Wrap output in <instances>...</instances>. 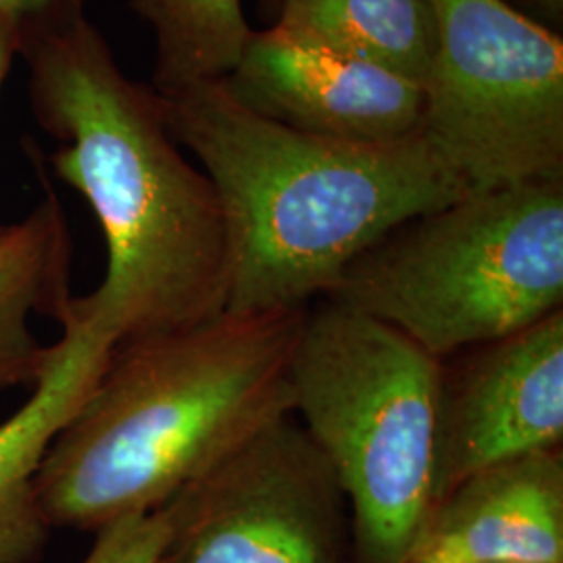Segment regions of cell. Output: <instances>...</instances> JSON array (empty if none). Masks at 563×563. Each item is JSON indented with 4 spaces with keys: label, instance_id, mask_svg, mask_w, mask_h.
<instances>
[{
    "label": "cell",
    "instance_id": "2",
    "mask_svg": "<svg viewBox=\"0 0 563 563\" xmlns=\"http://www.w3.org/2000/svg\"><path fill=\"white\" fill-rule=\"evenodd\" d=\"M157 97L222 199L230 313L311 307L390 230L470 195L423 134L386 144L307 134L255 113L225 80Z\"/></svg>",
    "mask_w": 563,
    "mask_h": 563
},
{
    "label": "cell",
    "instance_id": "19",
    "mask_svg": "<svg viewBox=\"0 0 563 563\" xmlns=\"http://www.w3.org/2000/svg\"><path fill=\"white\" fill-rule=\"evenodd\" d=\"M4 228H7V225H0V236H2V232H4Z\"/></svg>",
    "mask_w": 563,
    "mask_h": 563
},
{
    "label": "cell",
    "instance_id": "5",
    "mask_svg": "<svg viewBox=\"0 0 563 563\" xmlns=\"http://www.w3.org/2000/svg\"><path fill=\"white\" fill-rule=\"evenodd\" d=\"M443 362L390 325L309 307L290 360V405L341 484L353 563H411L437 507Z\"/></svg>",
    "mask_w": 563,
    "mask_h": 563
},
{
    "label": "cell",
    "instance_id": "3",
    "mask_svg": "<svg viewBox=\"0 0 563 563\" xmlns=\"http://www.w3.org/2000/svg\"><path fill=\"white\" fill-rule=\"evenodd\" d=\"M307 311H225L115 346L38 470L48 526L99 530L159 509L267 423L292 413L290 360Z\"/></svg>",
    "mask_w": 563,
    "mask_h": 563
},
{
    "label": "cell",
    "instance_id": "18",
    "mask_svg": "<svg viewBox=\"0 0 563 563\" xmlns=\"http://www.w3.org/2000/svg\"><path fill=\"white\" fill-rule=\"evenodd\" d=\"M507 2V0H505ZM520 7L516 11H520L528 20L537 21L541 18V25H562L563 20V0H516ZM551 30V27H549Z\"/></svg>",
    "mask_w": 563,
    "mask_h": 563
},
{
    "label": "cell",
    "instance_id": "6",
    "mask_svg": "<svg viewBox=\"0 0 563 563\" xmlns=\"http://www.w3.org/2000/svg\"><path fill=\"white\" fill-rule=\"evenodd\" d=\"M422 134L467 192L563 180V42L505 0H430Z\"/></svg>",
    "mask_w": 563,
    "mask_h": 563
},
{
    "label": "cell",
    "instance_id": "17",
    "mask_svg": "<svg viewBox=\"0 0 563 563\" xmlns=\"http://www.w3.org/2000/svg\"><path fill=\"white\" fill-rule=\"evenodd\" d=\"M69 2H76V0H0V13L15 18L23 25Z\"/></svg>",
    "mask_w": 563,
    "mask_h": 563
},
{
    "label": "cell",
    "instance_id": "10",
    "mask_svg": "<svg viewBox=\"0 0 563 563\" xmlns=\"http://www.w3.org/2000/svg\"><path fill=\"white\" fill-rule=\"evenodd\" d=\"M413 562L563 563V453L490 465L434 507Z\"/></svg>",
    "mask_w": 563,
    "mask_h": 563
},
{
    "label": "cell",
    "instance_id": "1",
    "mask_svg": "<svg viewBox=\"0 0 563 563\" xmlns=\"http://www.w3.org/2000/svg\"><path fill=\"white\" fill-rule=\"evenodd\" d=\"M34 120L51 163L101 223L107 272L69 309L115 346L228 311L232 242L222 199L184 157L153 88L121 71L84 0L23 25Z\"/></svg>",
    "mask_w": 563,
    "mask_h": 563
},
{
    "label": "cell",
    "instance_id": "16",
    "mask_svg": "<svg viewBox=\"0 0 563 563\" xmlns=\"http://www.w3.org/2000/svg\"><path fill=\"white\" fill-rule=\"evenodd\" d=\"M23 25L15 18L0 13V88L7 80V74L13 60L20 57Z\"/></svg>",
    "mask_w": 563,
    "mask_h": 563
},
{
    "label": "cell",
    "instance_id": "7",
    "mask_svg": "<svg viewBox=\"0 0 563 563\" xmlns=\"http://www.w3.org/2000/svg\"><path fill=\"white\" fill-rule=\"evenodd\" d=\"M165 507L169 537L159 563H353L341 484L292 413Z\"/></svg>",
    "mask_w": 563,
    "mask_h": 563
},
{
    "label": "cell",
    "instance_id": "14",
    "mask_svg": "<svg viewBox=\"0 0 563 563\" xmlns=\"http://www.w3.org/2000/svg\"><path fill=\"white\" fill-rule=\"evenodd\" d=\"M155 34L153 90L223 80L253 36L242 0H132Z\"/></svg>",
    "mask_w": 563,
    "mask_h": 563
},
{
    "label": "cell",
    "instance_id": "20",
    "mask_svg": "<svg viewBox=\"0 0 563 563\" xmlns=\"http://www.w3.org/2000/svg\"><path fill=\"white\" fill-rule=\"evenodd\" d=\"M413 563H441V562H413Z\"/></svg>",
    "mask_w": 563,
    "mask_h": 563
},
{
    "label": "cell",
    "instance_id": "8",
    "mask_svg": "<svg viewBox=\"0 0 563 563\" xmlns=\"http://www.w3.org/2000/svg\"><path fill=\"white\" fill-rule=\"evenodd\" d=\"M563 311L443 360L434 428L437 505L465 478L562 449Z\"/></svg>",
    "mask_w": 563,
    "mask_h": 563
},
{
    "label": "cell",
    "instance_id": "4",
    "mask_svg": "<svg viewBox=\"0 0 563 563\" xmlns=\"http://www.w3.org/2000/svg\"><path fill=\"white\" fill-rule=\"evenodd\" d=\"M325 301L441 362L563 311V180L470 192L397 225Z\"/></svg>",
    "mask_w": 563,
    "mask_h": 563
},
{
    "label": "cell",
    "instance_id": "12",
    "mask_svg": "<svg viewBox=\"0 0 563 563\" xmlns=\"http://www.w3.org/2000/svg\"><path fill=\"white\" fill-rule=\"evenodd\" d=\"M30 155L44 197L0 236V393L41 380L53 357V344L36 339L32 320L36 313L59 320L74 297L69 290L71 234L65 209L48 184L38 151L30 148Z\"/></svg>",
    "mask_w": 563,
    "mask_h": 563
},
{
    "label": "cell",
    "instance_id": "9",
    "mask_svg": "<svg viewBox=\"0 0 563 563\" xmlns=\"http://www.w3.org/2000/svg\"><path fill=\"white\" fill-rule=\"evenodd\" d=\"M232 95L269 120L334 141L386 144L422 134L426 88L274 23L253 32Z\"/></svg>",
    "mask_w": 563,
    "mask_h": 563
},
{
    "label": "cell",
    "instance_id": "11",
    "mask_svg": "<svg viewBox=\"0 0 563 563\" xmlns=\"http://www.w3.org/2000/svg\"><path fill=\"white\" fill-rule=\"evenodd\" d=\"M59 341L30 399L0 423V563H34L48 541L36 476L46 451L111 360L115 344L84 322L69 302Z\"/></svg>",
    "mask_w": 563,
    "mask_h": 563
},
{
    "label": "cell",
    "instance_id": "13",
    "mask_svg": "<svg viewBox=\"0 0 563 563\" xmlns=\"http://www.w3.org/2000/svg\"><path fill=\"white\" fill-rule=\"evenodd\" d=\"M278 25L426 86L439 25L430 0H276Z\"/></svg>",
    "mask_w": 563,
    "mask_h": 563
},
{
    "label": "cell",
    "instance_id": "15",
    "mask_svg": "<svg viewBox=\"0 0 563 563\" xmlns=\"http://www.w3.org/2000/svg\"><path fill=\"white\" fill-rule=\"evenodd\" d=\"M169 537V514L153 511L121 516L97 530V541L81 563H159Z\"/></svg>",
    "mask_w": 563,
    "mask_h": 563
}]
</instances>
